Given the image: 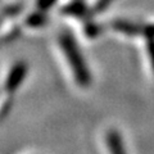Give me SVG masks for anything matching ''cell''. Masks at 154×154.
<instances>
[{"instance_id":"obj_10","label":"cell","mask_w":154,"mask_h":154,"mask_svg":"<svg viewBox=\"0 0 154 154\" xmlns=\"http://www.w3.org/2000/svg\"><path fill=\"white\" fill-rule=\"evenodd\" d=\"M86 32H88L89 36H96V35H98V32H99V28L96 27L94 23H91L90 26L86 27Z\"/></svg>"},{"instance_id":"obj_5","label":"cell","mask_w":154,"mask_h":154,"mask_svg":"<svg viewBox=\"0 0 154 154\" xmlns=\"http://www.w3.org/2000/svg\"><path fill=\"white\" fill-rule=\"evenodd\" d=\"M45 23H46V17L42 11L30 14L26 19V25L31 27H40L42 25H45Z\"/></svg>"},{"instance_id":"obj_9","label":"cell","mask_w":154,"mask_h":154,"mask_svg":"<svg viewBox=\"0 0 154 154\" xmlns=\"http://www.w3.org/2000/svg\"><path fill=\"white\" fill-rule=\"evenodd\" d=\"M57 3V0H37V8L38 11L45 12L49 8H51Z\"/></svg>"},{"instance_id":"obj_7","label":"cell","mask_w":154,"mask_h":154,"mask_svg":"<svg viewBox=\"0 0 154 154\" xmlns=\"http://www.w3.org/2000/svg\"><path fill=\"white\" fill-rule=\"evenodd\" d=\"M116 0H98L94 5V13H102Z\"/></svg>"},{"instance_id":"obj_1","label":"cell","mask_w":154,"mask_h":154,"mask_svg":"<svg viewBox=\"0 0 154 154\" xmlns=\"http://www.w3.org/2000/svg\"><path fill=\"white\" fill-rule=\"evenodd\" d=\"M59 45L63 50L67 62L72 69V73L81 88H88L91 84V75L89 67L85 62L84 55L81 54V50L75 40L73 35L69 32H63L59 36Z\"/></svg>"},{"instance_id":"obj_6","label":"cell","mask_w":154,"mask_h":154,"mask_svg":"<svg viewBox=\"0 0 154 154\" xmlns=\"http://www.w3.org/2000/svg\"><path fill=\"white\" fill-rule=\"evenodd\" d=\"M64 13L73 14V16H85L86 14V8L82 3H72L68 7L64 8Z\"/></svg>"},{"instance_id":"obj_8","label":"cell","mask_w":154,"mask_h":154,"mask_svg":"<svg viewBox=\"0 0 154 154\" xmlns=\"http://www.w3.org/2000/svg\"><path fill=\"white\" fill-rule=\"evenodd\" d=\"M146 50H148L149 60H150V64H152L153 71H154V37H148Z\"/></svg>"},{"instance_id":"obj_4","label":"cell","mask_w":154,"mask_h":154,"mask_svg":"<svg viewBox=\"0 0 154 154\" xmlns=\"http://www.w3.org/2000/svg\"><path fill=\"white\" fill-rule=\"evenodd\" d=\"M112 27L117 32H121L123 35H128V36L143 35V30H144L143 25L132 23V22H128V21H114L112 23Z\"/></svg>"},{"instance_id":"obj_3","label":"cell","mask_w":154,"mask_h":154,"mask_svg":"<svg viewBox=\"0 0 154 154\" xmlns=\"http://www.w3.org/2000/svg\"><path fill=\"white\" fill-rule=\"evenodd\" d=\"M105 140H107V148H108L109 154H127L123 140L117 130L110 128L107 132Z\"/></svg>"},{"instance_id":"obj_2","label":"cell","mask_w":154,"mask_h":154,"mask_svg":"<svg viewBox=\"0 0 154 154\" xmlns=\"http://www.w3.org/2000/svg\"><path fill=\"white\" fill-rule=\"evenodd\" d=\"M27 71L28 67L25 62H17L16 64H13L5 79V90L8 93H14L22 85L27 76Z\"/></svg>"}]
</instances>
